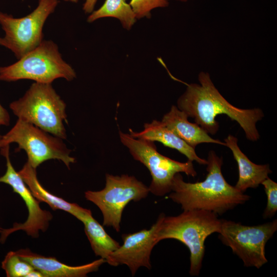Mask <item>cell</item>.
<instances>
[{
	"mask_svg": "<svg viewBox=\"0 0 277 277\" xmlns=\"http://www.w3.org/2000/svg\"><path fill=\"white\" fill-rule=\"evenodd\" d=\"M188 116L177 106H172L162 122L177 136L193 148L202 143H213L225 146V143L214 139L197 124L188 120Z\"/></svg>",
	"mask_w": 277,
	"mask_h": 277,
	"instance_id": "16",
	"label": "cell"
},
{
	"mask_svg": "<svg viewBox=\"0 0 277 277\" xmlns=\"http://www.w3.org/2000/svg\"><path fill=\"white\" fill-rule=\"evenodd\" d=\"M2 268L7 277H26L34 268L22 260L16 251H10L2 262Z\"/></svg>",
	"mask_w": 277,
	"mask_h": 277,
	"instance_id": "20",
	"label": "cell"
},
{
	"mask_svg": "<svg viewBox=\"0 0 277 277\" xmlns=\"http://www.w3.org/2000/svg\"><path fill=\"white\" fill-rule=\"evenodd\" d=\"M76 76L74 70L63 59L58 46L51 40H43L16 62L0 67V81L8 82L30 80L51 84L57 78L71 81Z\"/></svg>",
	"mask_w": 277,
	"mask_h": 277,
	"instance_id": "5",
	"label": "cell"
},
{
	"mask_svg": "<svg viewBox=\"0 0 277 277\" xmlns=\"http://www.w3.org/2000/svg\"><path fill=\"white\" fill-rule=\"evenodd\" d=\"M66 2H71V3H77L78 0H64Z\"/></svg>",
	"mask_w": 277,
	"mask_h": 277,
	"instance_id": "26",
	"label": "cell"
},
{
	"mask_svg": "<svg viewBox=\"0 0 277 277\" xmlns=\"http://www.w3.org/2000/svg\"><path fill=\"white\" fill-rule=\"evenodd\" d=\"M17 172L33 196L39 202L47 203L53 210L65 211L79 221L89 210L77 204L69 203L48 191L39 183L37 177L36 169L32 167L27 162Z\"/></svg>",
	"mask_w": 277,
	"mask_h": 277,
	"instance_id": "17",
	"label": "cell"
},
{
	"mask_svg": "<svg viewBox=\"0 0 277 277\" xmlns=\"http://www.w3.org/2000/svg\"><path fill=\"white\" fill-rule=\"evenodd\" d=\"M1 228H2L0 227V233L1 232Z\"/></svg>",
	"mask_w": 277,
	"mask_h": 277,
	"instance_id": "28",
	"label": "cell"
},
{
	"mask_svg": "<svg viewBox=\"0 0 277 277\" xmlns=\"http://www.w3.org/2000/svg\"><path fill=\"white\" fill-rule=\"evenodd\" d=\"M261 184L267 196V204L263 216L264 219L271 218L277 211V184L268 177Z\"/></svg>",
	"mask_w": 277,
	"mask_h": 277,
	"instance_id": "22",
	"label": "cell"
},
{
	"mask_svg": "<svg viewBox=\"0 0 277 277\" xmlns=\"http://www.w3.org/2000/svg\"><path fill=\"white\" fill-rule=\"evenodd\" d=\"M26 277H44L41 272L34 269L31 271Z\"/></svg>",
	"mask_w": 277,
	"mask_h": 277,
	"instance_id": "25",
	"label": "cell"
},
{
	"mask_svg": "<svg viewBox=\"0 0 277 277\" xmlns=\"http://www.w3.org/2000/svg\"><path fill=\"white\" fill-rule=\"evenodd\" d=\"M169 0H130L131 6L136 19L150 18L151 11L156 8L168 6Z\"/></svg>",
	"mask_w": 277,
	"mask_h": 277,
	"instance_id": "21",
	"label": "cell"
},
{
	"mask_svg": "<svg viewBox=\"0 0 277 277\" xmlns=\"http://www.w3.org/2000/svg\"><path fill=\"white\" fill-rule=\"evenodd\" d=\"M14 143L18 145L15 151L24 150L27 155V162L35 169L49 160L61 161L68 169L75 162L63 139L19 118L7 133L2 135L0 149Z\"/></svg>",
	"mask_w": 277,
	"mask_h": 277,
	"instance_id": "6",
	"label": "cell"
},
{
	"mask_svg": "<svg viewBox=\"0 0 277 277\" xmlns=\"http://www.w3.org/2000/svg\"><path fill=\"white\" fill-rule=\"evenodd\" d=\"M84 226V231L96 256L105 259L107 262L110 255L120 246L112 239L93 216L90 210L80 220Z\"/></svg>",
	"mask_w": 277,
	"mask_h": 277,
	"instance_id": "18",
	"label": "cell"
},
{
	"mask_svg": "<svg viewBox=\"0 0 277 277\" xmlns=\"http://www.w3.org/2000/svg\"><path fill=\"white\" fill-rule=\"evenodd\" d=\"M216 214L204 210H183L176 216L160 214L155 240L157 244L165 239H175L187 246L190 251L189 274L198 276L202 266L207 238L219 233L222 220Z\"/></svg>",
	"mask_w": 277,
	"mask_h": 277,
	"instance_id": "3",
	"label": "cell"
},
{
	"mask_svg": "<svg viewBox=\"0 0 277 277\" xmlns=\"http://www.w3.org/2000/svg\"><path fill=\"white\" fill-rule=\"evenodd\" d=\"M58 2L38 0L33 11L20 18L0 12V25L5 33L0 36V46L10 50L18 59L36 48L43 41L44 24Z\"/></svg>",
	"mask_w": 277,
	"mask_h": 277,
	"instance_id": "8",
	"label": "cell"
},
{
	"mask_svg": "<svg viewBox=\"0 0 277 277\" xmlns=\"http://www.w3.org/2000/svg\"><path fill=\"white\" fill-rule=\"evenodd\" d=\"M207 161V174L204 181L186 182L177 173L173 179L168 197L181 205L183 210H204L217 215H222L249 200L250 196L225 179L222 172V157L210 150Z\"/></svg>",
	"mask_w": 277,
	"mask_h": 277,
	"instance_id": "2",
	"label": "cell"
},
{
	"mask_svg": "<svg viewBox=\"0 0 277 277\" xmlns=\"http://www.w3.org/2000/svg\"><path fill=\"white\" fill-rule=\"evenodd\" d=\"M10 117L8 111L0 104V127L8 126L10 124ZM2 135L0 134V137Z\"/></svg>",
	"mask_w": 277,
	"mask_h": 277,
	"instance_id": "23",
	"label": "cell"
},
{
	"mask_svg": "<svg viewBox=\"0 0 277 277\" xmlns=\"http://www.w3.org/2000/svg\"><path fill=\"white\" fill-rule=\"evenodd\" d=\"M114 17L118 19L123 27L130 30L136 22L135 14L126 0H105L97 10L88 16L87 22L92 23L104 17Z\"/></svg>",
	"mask_w": 277,
	"mask_h": 277,
	"instance_id": "19",
	"label": "cell"
},
{
	"mask_svg": "<svg viewBox=\"0 0 277 277\" xmlns=\"http://www.w3.org/2000/svg\"><path fill=\"white\" fill-rule=\"evenodd\" d=\"M16 252L22 260L41 272L44 277H85L89 273L97 271L106 262L101 258L84 265L72 266L60 262L55 258L38 254L28 248Z\"/></svg>",
	"mask_w": 277,
	"mask_h": 277,
	"instance_id": "13",
	"label": "cell"
},
{
	"mask_svg": "<svg viewBox=\"0 0 277 277\" xmlns=\"http://www.w3.org/2000/svg\"><path fill=\"white\" fill-rule=\"evenodd\" d=\"M149 187L134 176L106 174L105 187L101 190H88L85 197L96 205L103 216V225L120 230V223L123 210L133 201L138 202L146 198Z\"/></svg>",
	"mask_w": 277,
	"mask_h": 277,
	"instance_id": "9",
	"label": "cell"
},
{
	"mask_svg": "<svg viewBox=\"0 0 277 277\" xmlns=\"http://www.w3.org/2000/svg\"><path fill=\"white\" fill-rule=\"evenodd\" d=\"M276 230V219L253 226L222 220L219 238L242 260L245 267L259 269L268 262L265 246Z\"/></svg>",
	"mask_w": 277,
	"mask_h": 277,
	"instance_id": "10",
	"label": "cell"
},
{
	"mask_svg": "<svg viewBox=\"0 0 277 277\" xmlns=\"http://www.w3.org/2000/svg\"><path fill=\"white\" fill-rule=\"evenodd\" d=\"M130 135L134 138L144 139L152 142H159L165 146L176 149L185 155L188 160L195 161L200 165H207V160L200 157L195 148L188 145L168 128L162 121L153 120L145 123L144 129L141 132L129 129Z\"/></svg>",
	"mask_w": 277,
	"mask_h": 277,
	"instance_id": "15",
	"label": "cell"
},
{
	"mask_svg": "<svg viewBox=\"0 0 277 277\" xmlns=\"http://www.w3.org/2000/svg\"><path fill=\"white\" fill-rule=\"evenodd\" d=\"M157 227L156 222L149 229L122 234L123 245L110 255L106 263L114 267L126 265L132 276L141 267L150 269L151 251L157 244L155 240Z\"/></svg>",
	"mask_w": 277,
	"mask_h": 277,
	"instance_id": "12",
	"label": "cell"
},
{
	"mask_svg": "<svg viewBox=\"0 0 277 277\" xmlns=\"http://www.w3.org/2000/svg\"><path fill=\"white\" fill-rule=\"evenodd\" d=\"M66 105L51 84L33 83L23 97L10 104L18 118L63 140L67 134Z\"/></svg>",
	"mask_w": 277,
	"mask_h": 277,
	"instance_id": "4",
	"label": "cell"
},
{
	"mask_svg": "<svg viewBox=\"0 0 277 277\" xmlns=\"http://www.w3.org/2000/svg\"><path fill=\"white\" fill-rule=\"evenodd\" d=\"M199 83L187 85L185 92L179 98L177 108L206 132L215 134L219 129L216 116L225 114L236 122L243 129L247 139L253 142L260 138L256 123L264 116L261 109H243L231 104L219 91L209 74L201 72Z\"/></svg>",
	"mask_w": 277,
	"mask_h": 277,
	"instance_id": "1",
	"label": "cell"
},
{
	"mask_svg": "<svg viewBox=\"0 0 277 277\" xmlns=\"http://www.w3.org/2000/svg\"><path fill=\"white\" fill-rule=\"evenodd\" d=\"M10 145L0 149L1 153L6 160V171L0 177V183L9 185L14 192L18 194L24 201L28 211L25 222L22 223H14L12 227L1 228L0 242L4 243L7 237L14 232L24 231L27 235L33 238L39 236L40 231H46L52 219L51 213L40 207V202L32 194L23 180L13 167L9 156Z\"/></svg>",
	"mask_w": 277,
	"mask_h": 277,
	"instance_id": "11",
	"label": "cell"
},
{
	"mask_svg": "<svg viewBox=\"0 0 277 277\" xmlns=\"http://www.w3.org/2000/svg\"><path fill=\"white\" fill-rule=\"evenodd\" d=\"M176 1H182V2H186V1H189V0H176Z\"/></svg>",
	"mask_w": 277,
	"mask_h": 277,
	"instance_id": "27",
	"label": "cell"
},
{
	"mask_svg": "<svg viewBox=\"0 0 277 277\" xmlns=\"http://www.w3.org/2000/svg\"><path fill=\"white\" fill-rule=\"evenodd\" d=\"M122 143L127 147L134 160L139 161L149 170L152 180L149 191L156 196H162L171 191L174 175L184 172L195 177L197 173L192 161L180 162L160 153L153 142L134 138L130 134L119 131Z\"/></svg>",
	"mask_w": 277,
	"mask_h": 277,
	"instance_id": "7",
	"label": "cell"
},
{
	"mask_svg": "<svg viewBox=\"0 0 277 277\" xmlns=\"http://www.w3.org/2000/svg\"><path fill=\"white\" fill-rule=\"evenodd\" d=\"M238 138L231 134L224 139L225 146L232 151L237 163L239 178L235 187L244 192L248 188H256L272 172L269 164L258 165L251 162L241 151Z\"/></svg>",
	"mask_w": 277,
	"mask_h": 277,
	"instance_id": "14",
	"label": "cell"
},
{
	"mask_svg": "<svg viewBox=\"0 0 277 277\" xmlns=\"http://www.w3.org/2000/svg\"><path fill=\"white\" fill-rule=\"evenodd\" d=\"M97 0H85L83 10L86 13L90 14L93 10Z\"/></svg>",
	"mask_w": 277,
	"mask_h": 277,
	"instance_id": "24",
	"label": "cell"
}]
</instances>
